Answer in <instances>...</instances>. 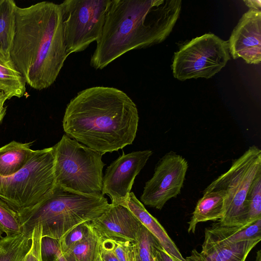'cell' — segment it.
Segmentation results:
<instances>
[{
  "label": "cell",
  "instance_id": "obj_14",
  "mask_svg": "<svg viewBox=\"0 0 261 261\" xmlns=\"http://www.w3.org/2000/svg\"><path fill=\"white\" fill-rule=\"evenodd\" d=\"M259 240L236 243H203L202 250L193 249L186 261H245L251 250Z\"/></svg>",
  "mask_w": 261,
  "mask_h": 261
},
{
  "label": "cell",
  "instance_id": "obj_29",
  "mask_svg": "<svg viewBox=\"0 0 261 261\" xmlns=\"http://www.w3.org/2000/svg\"><path fill=\"white\" fill-rule=\"evenodd\" d=\"M152 256L158 261H182L166 252L159 242L152 247Z\"/></svg>",
  "mask_w": 261,
  "mask_h": 261
},
{
  "label": "cell",
  "instance_id": "obj_6",
  "mask_svg": "<svg viewBox=\"0 0 261 261\" xmlns=\"http://www.w3.org/2000/svg\"><path fill=\"white\" fill-rule=\"evenodd\" d=\"M53 147L35 150L26 165L9 176L0 175V198L17 213L44 199L55 186Z\"/></svg>",
  "mask_w": 261,
  "mask_h": 261
},
{
  "label": "cell",
  "instance_id": "obj_27",
  "mask_svg": "<svg viewBox=\"0 0 261 261\" xmlns=\"http://www.w3.org/2000/svg\"><path fill=\"white\" fill-rule=\"evenodd\" d=\"M92 228L91 221L83 223L75 227L63 238L59 240L62 253H65L86 238Z\"/></svg>",
  "mask_w": 261,
  "mask_h": 261
},
{
  "label": "cell",
  "instance_id": "obj_18",
  "mask_svg": "<svg viewBox=\"0 0 261 261\" xmlns=\"http://www.w3.org/2000/svg\"><path fill=\"white\" fill-rule=\"evenodd\" d=\"M223 211L224 200L221 194L217 191L203 192L188 222V232L194 233L198 223L220 220L223 216Z\"/></svg>",
  "mask_w": 261,
  "mask_h": 261
},
{
  "label": "cell",
  "instance_id": "obj_28",
  "mask_svg": "<svg viewBox=\"0 0 261 261\" xmlns=\"http://www.w3.org/2000/svg\"><path fill=\"white\" fill-rule=\"evenodd\" d=\"M42 227H34L32 234V244L23 261H42L41 255Z\"/></svg>",
  "mask_w": 261,
  "mask_h": 261
},
{
  "label": "cell",
  "instance_id": "obj_26",
  "mask_svg": "<svg viewBox=\"0 0 261 261\" xmlns=\"http://www.w3.org/2000/svg\"><path fill=\"white\" fill-rule=\"evenodd\" d=\"M157 242H159L156 239L142 224L136 242L137 252L141 261L152 260V247Z\"/></svg>",
  "mask_w": 261,
  "mask_h": 261
},
{
  "label": "cell",
  "instance_id": "obj_1",
  "mask_svg": "<svg viewBox=\"0 0 261 261\" xmlns=\"http://www.w3.org/2000/svg\"><path fill=\"white\" fill-rule=\"evenodd\" d=\"M139 119L137 106L125 93L95 86L68 103L63 127L68 136L103 155L132 144Z\"/></svg>",
  "mask_w": 261,
  "mask_h": 261
},
{
  "label": "cell",
  "instance_id": "obj_4",
  "mask_svg": "<svg viewBox=\"0 0 261 261\" xmlns=\"http://www.w3.org/2000/svg\"><path fill=\"white\" fill-rule=\"evenodd\" d=\"M111 203L103 195L83 194L56 185L35 206L18 213L22 232L42 227V237L60 240L79 225L107 211Z\"/></svg>",
  "mask_w": 261,
  "mask_h": 261
},
{
  "label": "cell",
  "instance_id": "obj_30",
  "mask_svg": "<svg viewBox=\"0 0 261 261\" xmlns=\"http://www.w3.org/2000/svg\"><path fill=\"white\" fill-rule=\"evenodd\" d=\"M100 256L105 261H119L109 248L101 244Z\"/></svg>",
  "mask_w": 261,
  "mask_h": 261
},
{
  "label": "cell",
  "instance_id": "obj_15",
  "mask_svg": "<svg viewBox=\"0 0 261 261\" xmlns=\"http://www.w3.org/2000/svg\"><path fill=\"white\" fill-rule=\"evenodd\" d=\"M125 207L153 234L166 252L182 261H186L163 226L147 211L134 192L129 193Z\"/></svg>",
  "mask_w": 261,
  "mask_h": 261
},
{
  "label": "cell",
  "instance_id": "obj_31",
  "mask_svg": "<svg viewBox=\"0 0 261 261\" xmlns=\"http://www.w3.org/2000/svg\"><path fill=\"white\" fill-rule=\"evenodd\" d=\"M244 2L249 9L260 11L261 1L260 0H248L244 1Z\"/></svg>",
  "mask_w": 261,
  "mask_h": 261
},
{
  "label": "cell",
  "instance_id": "obj_36",
  "mask_svg": "<svg viewBox=\"0 0 261 261\" xmlns=\"http://www.w3.org/2000/svg\"><path fill=\"white\" fill-rule=\"evenodd\" d=\"M136 261H141L138 255V253H137V255H136Z\"/></svg>",
  "mask_w": 261,
  "mask_h": 261
},
{
  "label": "cell",
  "instance_id": "obj_11",
  "mask_svg": "<svg viewBox=\"0 0 261 261\" xmlns=\"http://www.w3.org/2000/svg\"><path fill=\"white\" fill-rule=\"evenodd\" d=\"M152 153L150 150L123 152L107 167L103 175L102 195H108L112 204L125 206L136 177Z\"/></svg>",
  "mask_w": 261,
  "mask_h": 261
},
{
  "label": "cell",
  "instance_id": "obj_7",
  "mask_svg": "<svg viewBox=\"0 0 261 261\" xmlns=\"http://www.w3.org/2000/svg\"><path fill=\"white\" fill-rule=\"evenodd\" d=\"M261 174V150L250 146L242 155L234 160L230 168L213 180L203 192L217 191L224 200V211L218 223L225 226L245 225V202L249 188Z\"/></svg>",
  "mask_w": 261,
  "mask_h": 261
},
{
  "label": "cell",
  "instance_id": "obj_33",
  "mask_svg": "<svg viewBox=\"0 0 261 261\" xmlns=\"http://www.w3.org/2000/svg\"><path fill=\"white\" fill-rule=\"evenodd\" d=\"M53 261H67L61 250L58 253Z\"/></svg>",
  "mask_w": 261,
  "mask_h": 261
},
{
  "label": "cell",
  "instance_id": "obj_16",
  "mask_svg": "<svg viewBox=\"0 0 261 261\" xmlns=\"http://www.w3.org/2000/svg\"><path fill=\"white\" fill-rule=\"evenodd\" d=\"M203 243H236L261 240V218L248 225L225 226L217 222L205 229Z\"/></svg>",
  "mask_w": 261,
  "mask_h": 261
},
{
  "label": "cell",
  "instance_id": "obj_24",
  "mask_svg": "<svg viewBox=\"0 0 261 261\" xmlns=\"http://www.w3.org/2000/svg\"><path fill=\"white\" fill-rule=\"evenodd\" d=\"M0 229L8 237L15 236L22 233L18 213L1 198Z\"/></svg>",
  "mask_w": 261,
  "mask_h": 261
},
{
  "label": "cell",
  "instance_id": "obj_13",
  "mask_svg": "<svg viewBox=\"0 0 261 261\" xmlns=\"http://www.w3.org/2000/svg\"><path fill=\"white\" fill-rule=\"evenodd\" d=\"M91 223L102 239H119L135 243L142 225L126 207L112 203L107 211Z\"/></svg>",
  "mask_w": 261,
  "mask_h": 261
},
{
  "label": "cell",
  "instance_id": "obj_35",
  "mask_svg": "<svg viewBox=\"0 0 261 261\" xmlns=\"http://www.w3.org/2000/svg\"><path fill=\"white\" fill-rule=\"evenodd\" d=\"M255 261H261V250H258L256 252Z\"/></svg>",
  "mask_w": 261,
  "mask_h": 261
},
{
  "label": "cell",
  "instance_id": "obj_22",
  "mask_svg": "<svg viewBox=\"0 0 261 261\" xmlns=\"http://www.w3.org/2000/svg\"><path fill=\"white\" fill-rule=\"evenodd\" d=\"M17 6L13 0H3L0 4V48L9 53L15 34Z\"/></svg>",
  "mask_w": 261,
  "mask_h": 261
},
{
  "label": "cell",
  "instance_id": "obj_20",
  "mask_svg": "<svg viewBox=\"0 0 261 261\" xmlns=\"http://www.w3.org/2000/svg\"><path fill=\"white\" fill-rule=\"evenodd\" d=\"M102 240L93 227L86 238L63 254L67 261H97L100 255Z\"/></svg>",
  "mask_w": 261,
  "mask_h": 261
},
{
  "label": "cell",
  "instance_id": "obj_5",
  "mask_svg": "<svg viewBox=\"0 0 261 261\" xmlns=\"http://www.w3.org/2000/svg\"><path fill=\"white\" fill-rule=\"evenodd\" d=\"M53 147L56 185L83 194L102 195V154L66 134Z\"/></svg>",
  "mask_w": 261,
  "mask_h": 261
},
{
  "label": "cell",
  "instance_id": "obj_39",
  "mask_svg": "<svg viewBox=\"0 0 261 261\" xmlns=\"http://www.w3.org/2000/svg\"><path fill=\"white\" fill-rule=\"evenodd\" d=\"M2 1L3 0H0V4L2 3Z\"/></svg>",
  "mask_w": 261,
  "mask_h": 261
},
{
  "label": "cell",
  "instance_id": "obj_23",
  "mask_svg": "<svg viewBox=\"0 0 261 261\" xmlns=\"http://www.w3.org/2000/svg\"><path fill=\"white\" fill-rule=\"evenodd\" d=\"M245 206L244 225H250L261 218V174L252 183L245 199Z\"/></svg>",
  "mask_w": 261,
  "mask_h": 261
},
{
  "label": "cell",
  "instance_id": "obj_10",
  "mask_svg": "<svg viewBox=\"0 0 261 261\" xmlns=\"http://www.w3.org/2000/svg\"><path fill=\"white\" fill-rule=\"evenodd\" d=\"M188 168L187 160L171 151L158 161L152 177L146 182L140 197L143 205L161 210L180 193Z\"/></svg>",
  "mask_w": 261,
  "mask_h": 261
},
{
  "label": "cell",
  "instance_id": "obj_40",
  "mask_svg": "<svg viewBox=\"0 0 261 261\" xmlns=\"http://www.w3.org/2000/svg\"><path fill=\"white\" fill-rule=\"evenodd\" d=\"M1 239H0V244H1Z\"/></svg>",
  "mask_w": 261,
  "mask_h": 261
},
{
  "label": "cell",
  "instance_id": "obj_21",
  "mask_svg": "<svg viewBox=\"0 0 261 261\" xmlns=\"http://www.w3.org/2000/svg\"><path fill=\"white\" fill-rule=\"evenodd\" d=\"M32 233L1 239L0 261H23L32 244Z\"/></svg>",
  "mask_w": 261,
  "mask_h": 261
},
{
  "label": "cell",
  "instance_id": "obj_8",
  "mask_svg": "<svg viewBox=\"0 0 261 261\" xmlns=\"http://www.w3.org/2000/svg\"><path fill=\"white\" fill-rule=\"evenodd\" d=\"M229 59L228 42L206 33L192 39L175 53L173 75L181 81L210 79L220 71Z\"/></svg>",
  "mask_w": 261,
  "mask_h": 261
},
{
  "label": "cell",
  "instance_id": "obj_17",
  "mask_svg": "<svg viewBox=\"0 0 261 261\" xmlns=\"http://www.w3.org/2000/svg\"><path fill=\"white\" fill-rule=\"evenodd\" d=\"M32 143L12 141L0 147V175L9 176L23 168L35 152Z\"/></svg>",
  "mask_w": 261,
  "mask_h": 261
},
{
  "label": "cell",
  "instance_id": "obj_12",
  "mask_svg": "<svg viewBox=\"0 0 261 261\" xmlns=\"http://www.w3.org/2000/svg\"><path fill=\"white\" fill-rule=\"evenodd\" d=\"M228 42L234 59H243L248 64L261 61V11L249 9L233 30Z\"/></svg>",
  "mask_w": 261,
  "mask_h": 261
},
{
  "label": "cell",
  "instance_id": "obj_41",
  "mask_svg": "<svg viewBox=\"0 0 261 261\" xmlns=\"http://www.w3.org/2000/svg\"><path fill=\"white\" fill-rule=\"evenodd\" d=\"M0 89L1 90V88H0Z\"/></svg>",
  "mask_w": 261,
  "mask_h": 261
},
{
  "label": "cell",
  "instance_id": "obj_32",
  "mask_svg": "<svg viewBox=\"0 0 261 261\" xmlns=\"http://www.w3.org/2000/svg\"><path fill=\"white\" fill-rule=\"evenodd\" d=\"M8 99L7 95L0 89V109L4 106L5 101Z\"/></svg>",
  "mask_w": 261,
  "mask_h": 261
},
{
  "label": "cell",
  "instance_id": "obj_37",
  "mask_svg": "<svg viewBox=\"0 0 261 261\" xmlns=\"http://www.w3.org/2000/svg\"><path fill=\"white\" fill-rule=\"evenodd\" d=\"M3 231L1 230V229H0V239H2L3 238L2 237V234H3Z\"/></svg>",
  "mask_w": 261,
  "mask_h": 261
},
{
  "label": "cell",
  "instance_id": "obj_3",
  "mask_svg": "<svg viewBox=\"0 0 261 261\" xmlns=\"http://www.w3.org/2000/svg\"><path fill=\"white\" fill-rule=\"evenodd\" d=\"M181 9L180 0H112L91 66L102 69L130 50L162 42Z\"/></svg>",
  "mask_w": 261,
  "mask_h": 261
},
{
  "label": "cell",
  "instance_id": "obj_19",
  "mask_svg": "<svg viewBox=\"0 0 261 261\" xmlns=\"http://www.w3.org/2000/svg\"><path fill=\"white\" fill-rule=\"evenodd\" d=\"M25 84L10 53L0 48V88L8 99L23 96L25 93Z\"/></svg>",
  "mask_w": 261,
  "mask_h": 261
},
{
  "label": "cell",
  "instance_id": "obj_25",
  "mask_svg": "<svg viewBox=\"0 0 261 261\" xmlns=\"http://www.w3.org/2000/svg\"><path fill=\"white\" fill-rule=\"evenodd\" d=\"M101 244L112 251L119 261H136V243L119 239H102Z\"/></svg>",
  "mask_w": 261,
  "mask_h": 261
},
{
  "label": "cell",
  "instance_id": "obj_9",
  "mask_svg": "<svg viewBox=\"0 0 261 261\" xmlns=\"http://www.w3.org/2000/svg\"><path fill=\"white\" fill-rule=\"evenodd\" d=\"M112 0H66L61 9L66 53L86 49L100 38Z\"/></svg>",
  "mask_w": 261,
  "mask_h": 261
},
{
  "label": "cell",
  "instance_id": "obj_2",
  "mask_svg": "<svg viewBox=\"0 0 261 261\" xmlns=\"http://www.w3.org/2000/svg\"><path fill=\"white\" fill-rule=\"evenodd\" d=\"M10 55L31 87L41 90L54 84L68 56L59 4L41 2L17 6Z\"/></svg>",
  "mask_w": 261,
  "mask_h": 261
},
{
  "label": "cell",
  "instance_id": "obj_34",
  "mask_svg": "<svg viewBox=\"0 0 261 261\" xmlns=\"http://www.w3.org/2000/svg\"><path fill=\"white\" fill-rule=\"evenodd\" d=\"M7 110V107H3L0 109V123L4 118Z\"/></svg>",
  "mask_w": 261,
  "mask_h": 261
},
{
  "label": "cell",
  "instance_id": "obj_38",
  "mask_svg": "<svg viewBox=\"0 0 261 261\" xmlns=\"http://www.w3.org/2000/svg\"><path fill=\"white\" fill-rule=\"evenodd\" d=\"M152 261H158L157 259L155 257L152 256Z\"/></svg>",
  "mask_w": 261,
  "mask_h": 261
}]
</instances>
